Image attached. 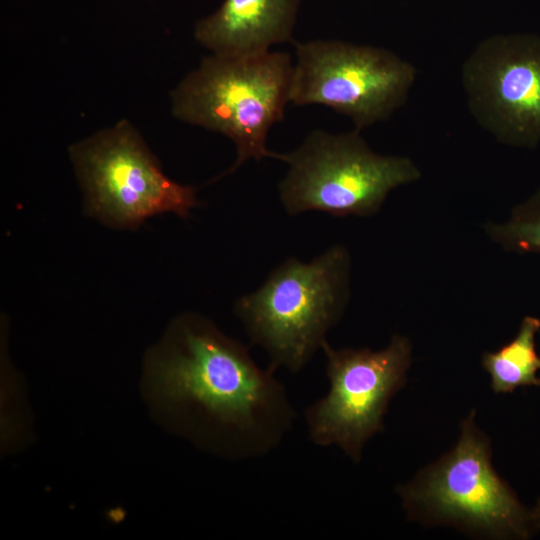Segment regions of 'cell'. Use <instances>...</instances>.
I'll return each instance as SVG.
<instances>
[{
	"label": "cell",
	"instance_id": "1",
	"mask_svg": "<svg viewBox=\"0 0 540 540\" xmlns=\"http://www.w3.org/2000/svg\"><path fill=\"white\" fill-rule=\"evenodd\" d=\"M149 395L172 426L203 449L234 461L266 456L296 418L284 384L241 341L185 313L148 355Z\"/></svg>",
	"mask_w": 540,
	"mask_h": 540
},
{
	"label": "cell",
	"instance_id": "2",
	"mask_svg": "<svg viewBox=\"0 0 540 540\" xmlns=\"http://www.w3.org/2000/svg\"><path fill=\"white\" fill-rule=\"evenodd\" d=\"M351 260L333 245L310 262L290 257L255 291L237 299L234 312L272 371L303 370L341 320L350 295Z\"/></svg>",
	"mask_w": 540,
	"mask_h": 540
},
{
	"label": "cell",
	"instance_id": "3",
	"mask_svg": "<svg viewBox=\"0 0 540 540\" xmlns=\"http://www.w3.org/2000/svg\"><path fill=\"white\" fill-rule=\"evenodd\" d=\"M291 56L281 51L205 57L171 93L172 114L190 125L221 133L235 145L236 171L249 159L275 158L266 147L271 127L290 102Z\"/></svg>",
	"mask_w": 540,
	"mask_h": 540
},
{
	"label": "cell",
	"instance_id": "4",
	"mask_svg": "<svg viewBox=\"0 0 540 540\" xmlns=\"http://www.w3.org/2000/svg\"><path fill=\"white\" fill-rule=\"evenodd\" d=\"M275 159L289 166L278 185L289 215L370 216L393 189L421 177L410 158L374 152L358 129L339 134L313 130L298 148L276 153Z\"/></svg>",
	"mask_w": 540,
	"mask_h": 540
},
{
	"label": "cell",
	"instance_id": "5",
	"mask_svg": "<svg viewBox=\"0 0 540 540\" xmlns=\"http://www.w3.org/2000/svg\"><path fill=\"white\" fill-rule=\"evenodd\" d=\"M84 190L86 212L117 228H136L171 212L187 218L199 205L197 190L165 175L126 120L69 149Z\"/></svg>",
	"mask_w": 540,
	"mask_h": 540
},
{
	"label": "cell",
	"instance_id": "6",
	"mask_svg": "<svg viewBox=\"0 0 540 540\" xmlns=\"http://www.w3.org/2000/svg\"><path fill=\"white\" fill-rule=\"evenodd\" d=\"M410 515L493 538L526 534V513L494 470L486 436L472 412L455 447L398 488Z\"/></svg>",
	"mask_w": 540,
	"mask_h": 540
},
{
	"label": "cell",
	"instance_id": "7",
	"mask_svg": "<svg viewBox=\"0 0 540 540\" xmlns=\"http://www.w3.org/2000/svg\"><path fill=\"white\" fill-rule=\"evenodd\" d=\"M293 44L290 103L327 106L360 131L401 108L416 79V68L385 48L339 40Z\"/></svg>",
	"mask_w": 540,
	"mask_h": 540
},
{
	"label": "cell",
	"instance_id": "8",
	"mask_svg": "<svg viewBox=\"0 0 540 540\" xmlns=\"http://www.w3.org/2000/svg\"><path fill=\"white\" fill-rule=\"evenodd\" d=\"M321 350L329 389L304 411L308 435L314 444L335 445L359 463L366 442L384 431L388 405L406 383L411 344L395 334L378 351L337 349L328 341Z\"/></svg>",
	"mask_w": 540,
	"mask_h": 540
},
{
	"label": "cell",
	"instance_id": "9",
	"mask_svg": "<svg viewBox=\"0 0 540 540\" xmlns=\"http://www.w3.org/2000/svg\"><path fill=\"white\" fill-rule=\"evenodd\" d=\"M461 83L472 117L497 141L540 143V35L485 38L464 61Z\"/></svg>",
	"mask_w": 540,
	"mask_h": 540
},
{
	"label": "cell",
	"instance_id": "10",
	"mask_svg": "<svg viewBox=\"0 0 540 540\" xmlns=\"http://www.w3.org/2000/svg\"><path fill=\"white\" fill-rule=\"evenodd\" d=\"M302 0H224L200 19L195 39L212 54L238 56L262 53L292 38Z\"/></svg>",
	"mask_w": 540,
	"mask_h": 540
},
{
	"label": "cell",
	"instance_id": "11",
	"mask_svg": "<svg viewBox=\"0 0 540 540\" xmlns=\"http://www.w3.org/2000/svg\"><path fill=\"white\" fill-rule=\"evenodd\" d=\"M539 329L540 320L527 316L512 341L483 355L482 365L491 377L495 393H511L522 386H540V378L537 377L540 356L535 348Z\"/></svg>",
	"mask_w": 540,
	"mask_h": 540
},
{
	"label": "cell",
	"instance_id": "12",
	"mask_svg": "<svg viewBox=\"0 0 540 540\" xmlns=\"http://www.w3.org/2000/svg\"><path fill=\"white\" fill-rule=\"evenodd\" d=\"M484 230L506 250L540 253V189L527 203L518 206L509 220L487 222Z\"/></svg>",
	"mask_w": 540,
	"mask_h": 540
},
{
	"label": "cell",
	"instance_id": "13",
	"mask_svg": "<svg viewBox=\"0 0 540 540\" xmlns=\"http://www.w3.org/2000/svg\"><path fill=\"white\" fill-rule=\"evenodd\" d=\"M537 518L540 522V503H539V506H538V509H537Z\"/></svg>",
	"mask_w": 540,
	"mask_h": 540
}]
</instances>
